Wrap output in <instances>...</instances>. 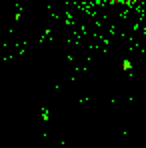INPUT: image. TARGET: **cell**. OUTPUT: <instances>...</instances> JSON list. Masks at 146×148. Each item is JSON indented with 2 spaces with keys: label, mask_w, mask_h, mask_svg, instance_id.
Instances as JSON below:
<instances>
[{
  "label": "cell",
  "mask_w": 146,
  "mask_h": 148,
  "mask_svg": "<svg viewBox=\"0 0 146 148\" xmlns=\"http://www.w3.org/2000/svg\"><path fill=\"white\" fill-rule=\"evenodd\" d=\"M122 70H124V72H130V70H132V62H130V60H124V62H122Z\"/></svg>",
  "instance_id": "obj_1"
}]
</instances>
